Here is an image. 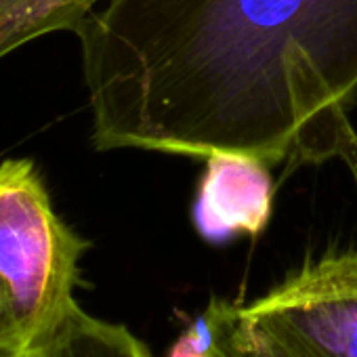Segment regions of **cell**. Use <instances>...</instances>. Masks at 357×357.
Here are the masks:
<instances>
[{"instance_id": "obj_6", "label": "cell", "mask_w": 357, "mask_h": 357, "mask_svg": "<svg viewBox=\"0 0 357 357\" xmlns=\"http://www.w3.org/2000/svg\"><path fill=\"white\" fill-rule=\"evenodd\" d=\"M103 0H0V59L53 32H76Z\"/></svg>"}, {"instance_id": "obj_5", "label": "cell", "mask_w": 357, "mask_h": 357, "mask_svg": "<svg viewBox=\"0 0 357 357\" xmlns=\"http://www.w3.org/2000/svg\"><path fill=\"white\" fill-rule=\"evenodd\" d=\"M26 357H151L149 349L124 324L72 309L57 332Z\"/></svg>"}, {"instance_id": "obj_2", "label": "cell", "mask_w": 357, "mask_h": 357, "mask_svg": "<svg viewBox=\"0 0 357 357\" xmlns=\"http://www.w3.org/2000/svg\"><path fill=\"white\" fill-rule=\"evenodd\" d=\"M89 248L91 242L57 215L32 158L0 162V286L28 353L78 305L74 290Z\"/></svg>"}, {"instance_id": "obj_3", "label": "cell", "mask_w": 357, "mask_h": 357, "mask_svg": "<svg viewBox=\"0 0 357 357\" xmlns=\"http://www.w3.org/2000/svg\"><path fill=\"white\" fill-rule=\"evenodd\" d=\"M242 309L311 357H357V250L307 261Z\"/></svg>"}, {"instance_id": "obj_7", "label": "cell", "mask_w": 357, "mask_h": 357, "mask_svg": "<svg viewBox=\"0 0 357 357\" xmlns=\"http://www.w3.org/2000/svg\"><path fill=\"white\" fill-rule=\"evenodd\" d=\"M217 336L211 357H311L271 324L244 313L242 303L215 298Z\"/></svg>"}, {"instance_id": "obj_4", "label": "cell", "mask_w": 357, "mask_h": 357, "mask_svg": "<svg viewBox=\"0 0 357 357\" xmlns=\"http://www.w3.org/2000/svg\"><path fill=\"white\" fill-rule=\"evenodd\" d=\"M194 200V225L202 240L227 244L240 236H259L273 213L269 164L234 151H213Z\"/></svg>"}, {"instance_id": "obj_8", "label": "cell", "mask_w": 357, "mask_h": 357, "mask_svg": "<svg viewBox=\"0 0 357 357\" xmlns=\"http://www.w3.org/2000/svg\"><path fill=\"white\" fill-rule=\"evenodd\" d=\"M217 336V305L215 298L168 349L166 357H211Z\"/></svg>"}, {"instance_id": "obj_9", "label": "cell", "mask_w": 357, "mask_h": 357, "mask_svg": "<svg viewBox=\"0 0 357 357\" xmlns=\"http://www.w3.org/2000/svg\"><path fill=\"white\" fill-rule=\"evenodd\" d=\"M28 349L24 344L22 332L17 328L11 305L0 286V357H26Z\"/></svg>"}, {"instance_id": "obj_1", "label": "cell", "mask_w": 357, "mask_h": 357, "mask_svg": "<svg viewBox=\"0 0 357 357\" xmlns=\"http://www.w3.org/2000/svg\"><path fill=\"white\" fill-rule=\"evenodd\" d=\"M74 34L95 149L342 158L357 178V0H107Z\"/></svg>"}]
</instances>
